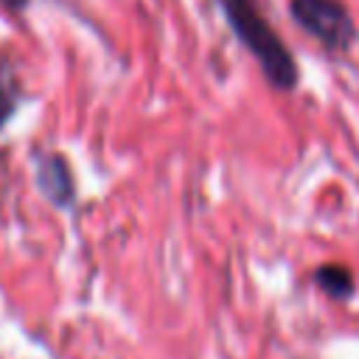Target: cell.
<instances>
[{
    "label": "cell",
    "instance_id": "277c9868",
    "mask_svg": "<svg viewBox=\"0 0 359 359\" xmlns=\"http://www.w3.org/2000/svg\"><path fill=\"white\" fill-rule=\"evenodd\" d=\"M17 101H20L17 73H14V67H11L6 59H0V129H3L6 121L14 115Z\"/></svg>",
    "mask_w": 359,
    "mask_h": 359
},
{
    "label": "cell",
    "instance_id": "7a4b0ae2",
    "mask_svg": "<svg viewBox=\"0 0 359 359\" xmlns=\"http://www.w3.org/2000/svg\"><path fill=\"white\" fill-rule=\"evenodd\" d=\"M289 11L303 31L331 50H348L356 39V25L339 0H289Z\"/></svg>",
    "mask_w": 359,
    "mask_h": 359
},
{
    "label": "cell",
    "instance_id": "8992f818",
    "mask_svg": "<svg viewBox=\"0 0 359 359\" xmlns=\"http://www.w3.org/2000/svg\"><path fill=\"white\" fill-rule=\"evenodd\" d=\"M8 8H22V6H28V0H3Z\"/></svg>",
    "mask_w": 359,
    "mask_h": 359
},
{
    "label": "cell",
    "instance_id": "3957f363",
    "mask_svg": "<svg viewBox=\"0 0 359 359\" xmlns=\"http://www.w3.org/2000/svg\"><path fill=\"white\" fill-rule=\"evenodd\" d=\"M36 182L53 205L73 202V180H70V168L62 160V154H45L36 160Z\"/></svg>",
    "mask_w": 359,
    "mask_h": 359
},
{
    "label": "cell",
    "instance_id": "5b68a950",
    "mask_svg": "<svg viewBox=\"0 0 359 359\" xmlns=\"http://www.w3.org/2000/svg\"><path fill=\"white\" fill-rule=\"evenodd\" d=\"M317 283L320 289H325L331 297H348L353 292V278L345 266L339 264H325L317 269Z\"/></svg>",
    "mask_w": 359,
    "mask_h": 359
},
{
    "label": "cell",
    "instance_id": "6da1fadb",
    "mask_svg": "<svg viewBox=\"0 0 359 359\" xmlns=\"http://www.w3.org/2000/svg\"><path fill=\"white\" fill-rule=\"evenodd\" d=\"M222 11L233 28V34L241 39V45L258 59L264 76L278 90H294L297 84V65L275 28L266 22V17L258 8V0H219Z\"/></svg>",
    "mask_w": 359,
    "mask_h": 359
}]
</instances>
